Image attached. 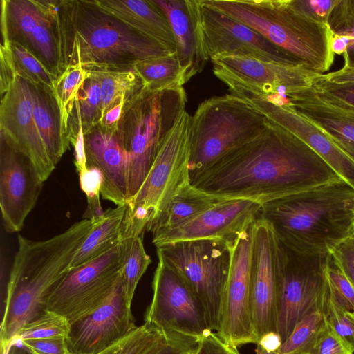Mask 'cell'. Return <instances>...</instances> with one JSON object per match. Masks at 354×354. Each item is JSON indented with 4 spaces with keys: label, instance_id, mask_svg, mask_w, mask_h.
Wrapping results in <instances>:
<instances>
[{
    "label": "cell",
    "instance_id": "cell-12",
    "mask_svg": "<svg viewBox=\"0 0 354 354\" xmlns=\"http://www.w3.org/2000/svg\"><path fill=\"white\" fill-rule=\"evenodd\" d=\"M152 281L153 297L145 314V322L165 333L198 340L213 332L205 311L183 278L162 259Z\"/></svg>",
    "mask_w": 354,
    "mask_h": 354
},
{
    "label": "cell",
    "instance_id": "cell-10",
    "mask_svg": "<svg viewBox=\"0 0 354 354\" xmlns=\"http://www.w3.org/2000/svg\"><path fill=\"white\" fill-rule=\"evenodd\" d=\"M280 245L277 333L283 342L303 317L322 310L327 293V254L303 255Z\"/></svg>",
    "mask_w": 354,
    "mask_h": 354
},
{
    "label": "cell",
    "instance_id": "cell-15",
    "mask_svg": "<svg viewBox=\"0 0 354 354\" xmlns=\"http://www.w3.org/2000/svg\"><path fill=\"white\" fill-rule=\"evenodd\" d=\"M137 327L120 278L97 308L70 324L67 349L69 354H100Z\"/></svg>",
    "mask_w": 354,
    "mask_h": 354
},
{
    "label": "cell",
    "instance_id": "cell-40",
    "mask_svg": "<svg viewBox=\"0 0 354 354\" xmlns=\"http://www.w3.org/2000/svg\"><path fill=\"white\" fill-rule=\"evenodd\" d=\"M327 24L333 34L350 37L348 48L342 55L344 66L354 67V0H338L330 13Z\"/></svg>",
    "mask_w": 354,
    "mask_h": 354
},
{
    "label": "cell",
    "instance_id": "cell-26",
    "mask_svg": "<svg viewBox=\"0 0 354 354\" xmlns=\"http://www.w3.org/2000/svg\"><path fill=\"white\" fill-rule=\"evenodd\" d=\"M104 12L176 53L170 22L153 0H93Z\"/></svg>",
    "mask_w": 354,
    "mask_h": 354
},
{
    "label": "cell",
    "instance_id": "cell-31",
    "mask_svg": "<svg viewBox=\"0 0 354 354\" xmlns=\"http://www.w3.org/2000/svg\"><path fill=\"white\" fill-rule=\"evenodd\" d=\"M122 247L121 279L127 301L131 306L137 285L151 263L145 251L142 235L120 242Z\"/></svg>",
    "mask_w": 354,
    "mask_h": 354
},
{
    "label": "cell",
    "instance_id": "cell-3",
    "mask_svg": "<svg viewBox=\"0 0 354 354\" xmlns=\"http://www.w3.org/2000/svg\"><path fill=\"white\" fill-rule=\"evenodd\" d=\"M259 217L288 249L326 255L354 232V188L340 180L295 193L263 204Z\"/></svg>",
    "mask_w": 354,
    "mask_h": 354
},
{
    "label": "cell",
    "instance_id": "cell-20",
    "mask_svg": "<svg viewBox=\"0 0 354 354\" xmlns=\"http://www.w3.org/2000/svg\"><path fill=\"white\" fill-rule=\"evenodd\" d=\"M210 60L215 75L227 77L235 86L263 93L286 95L311 87L321 75L301 66L248 57L220 56Z\"/></svg>",
    "mask_w": 354,
    "mask_h": 354
},
{
    "label": "cell",
    "instance_id": "cell-50",
    "mask_svg": "<svg viewBox=\"0 0 354 354\" xmlns=\"http://www.w3.org/2000/svg\"><path fill=\"white\" fill-rule=\"evenodd\" d=\"M343 270L354 284V232L333 252Z\"/></svg>",
    "mask_w": 354,
    "mask_h": 354
},
{
    "label": "cell",
    "instance_id": "cell-29",
    "mask_svg": "<svg viewBox=\"0 0 354 354\" xmlns=\"http://www.w3.org/2000/svg\"><path fill=\"white\" fill-rule=\"evenodd\" d=\"M223 200L226 199L207 194L189 184L170 200L147 231L151 232L152 236L165 232Z\"/></svg>",
    "mask_w": 354,
    "mask_h": 354
},
{
    "label": "cell",
    "instance_id": "cell-8",
    "mask_svg": "<svg viewBox=\"0 0 354 354\" xmlns=\"http://www.w3.org/2000/svg\"><path fill=\"white\" fill-rule=\"evenodd\" d=\"M156 248L158 257L177 272L195 295L209 328L216 333L231 265V248L218 239H195Z\"/></svg>",
    "mask_w": 354,
    "mask_h": 354
},
{
    "label": "cell",
    "instance_id": "cell-24",
    "mask_svg": "<svg viewBox=\"0 0 354 354\" xmlns=\"http://www.w3.org/2000/svg\"><path fill=\"white\" fill-rule=\"evenodd\" d=\"M288 104L354 161V108L312 87L286 95Z\"/></svg>",
    "mask_w": 354,
    "mask_h": 354
},
{
    "label": "cell",
    "instance_id": "cell-14",
    "mask_svg": "<svg viewBox=\"0 0 354 354\" xmlns=\"http://www.w3.org/2000/svg\"><path fill=\"white\" fill-rule=\"evenodd\" d=\"M281 270V245L271 225L259 217L252 226L250 257L252 318L259 339L277 332V296Z\"/></svg>",
    "mask_w": 354,
    "mask_h": 354
},
{
    "label": "cell",
    "instance_id": "cell-45",
    "mask_svg": "<svg viewBox=\"0 0 354 354\" xmlns=\"http://www.w3.org/2000/svg\"><path fill=\"white\" fill-rule=\"evenodd\" d=\"M298 10L311 19L327 24L330 13L338 0H290Z\"/></svg>",
    "mask_w": 354,
    "mask_h": 354
},
{
    "label": "cell",
    "instance_id": "cell-53",
    "mask_svg": "<svg viewBox=\"0 0 354 354\" xmlns=\"http://www.w3.org/2000/svg\"><path fill=\"white\" fill-rule=\"evenodd\" d=\"M283 341L280 335L276 331L265 333L257 343L267 351H277L281 348Z\"/></svg>",
    "mask_w": 354,
    "mask_h": 354
},
{
    "label": "cell",
    "instance_id": "cell-51",
    "mask_svg": "<svg viewBox=\"0 0 354 354\" xmlns=\"http://www.w3.org/2000/svg\"><path fill=\"white\" fill-rule=\"evenodd\" d=\"M126 98L124 96L120 97L106 110L98 124L99 127L106 131H116Z\"/></svg>",
    "mask_w": 354,
    "mask_h": 354
},
{
    "label": "cell",
    "instance_id": "cell-33",
    "mask_svg": "<svg viewBox=\"0 0 354 354\" xmlns=\"http://www.w3.org/2000/svg\"><path fill=\"white\" fill-rule=\"evenodd\" d=\"M87 75L82 66L77 64L68 66L55 80L54 93L60 111L62 128L66 136L68 119Z\"/></svg>",
    "mask_w": 354,
    "mask_h": 354
},
{
    "label": "cell",
    "instance_id": "cell-44",
    "mask_svg": "<svg viewBox=\"0 0 354 354\" xmlns=\"http://www.w3.org/2000/svg\"><path fill=\"white\" fill-rule=\"evenodd\" d=\"M79 174L80 185L87 199V205L100 202V192L103 184V176L100 169L88 167Z\"/></svg>",
    "mask_w": 354,
    "mask_h": 354
},
{
    "label": "cell",
    "instance_id": "cell-36",
    "mask_svg": "<svg viewBox=\"0 0 354 354\" xmlns=\"http://www.w3.org/2000/svg\"><path fill=\"white\" fill-rule=\"evenodd\" d=\"M87 73L77 97L84 135L98 125L102 114L100 81L95 72L87 71Z\"/></svg>",
    "mask_w": 354,
    "mask_h": 354
},
{
    "label": "cell",
    "instance_id": "cell-32",
    "mask_svg": "<svg viewBox=\"0 0 354 354\" xmlns=\"http://www.w3.org/2000/svg\"><path fill=\"white\" fill-rule=\"evenodd\" d=\"M93 72L95 73L101 86V118L118 99L124 96L128 97L144 86L133 68L125 71Z\"/></svg>",
    "mask_w": 354,
    "mask_h": 354
},
{
    "label": "cell",
    "instance_id": "cell-16",
    "mask_svg": "<svg viewBox=\"0 0 354 354\" xmlns=\"http://www.w3.org/2000/svg\"><path fill=\"white\" fill-rule=\"evenodd\" d=\"M1 43L14 40L35 55L56 78L65 60L54 26L35 0L1 1Z\"/></svg>",
    "mask_w": 354,
    "mask_h": 354
},
{
    "label": "cell",
    "instance_id": "cell-27",
    "mask_svg": "<svg viewBox=\"0 0 354 354\" xmlns=\"http://www.w3.org/2000/svg\"><path fill=\"white\" fill-rule=\"evenodd\" d=\"M32 115L52 163L56 166L69 149L53 91L28 81Z\"/></svg>",
    "mask_w": 354,
    "mask_h": 354
},
{
    "label": "cell",
    "instance_id": "cell-43",
    "mask_svg": "<svg viewBox=\"0 0 354 354\" xmlns=\"http://www.w3.org/2000/svg\"><path fill=\"white\" fill-rule=\"evenodd\" d=\"M198 340L175 333L152 348L147 354H194Z\"/></svg>",
    "mask_w": 354,
    "mask_h": 354
},
{
    "label": "cell",
    "instance_id": "cell-7",
    "mask_svg": "<svg viewBox=\"0 0 354 354\" xmlns=\"http://www.w3.org/2000/svg\"><path fill=\"white\" fill-rule=\"evenodd\" d=\"M268 123L263 113L232 94L202 102L190 119L191 182L223 153L261 133Z\"/></svg>",
    "mask_w": 354,
    "mask_h": 354
},
{
    "label": "cell",
    "instance_id": "cell-42",
    "mask_svg": "<svg viewBox=\"0 0 354 354\" xmlns=\"http://www.w3.org/2000/svg\"><path fill=\"white\" fill-rule=\"evenodd\" d=\"M344 340L326 323L301 354H353Z\"/></svg>",
    "mask_w": 354,
    "mask_h": 354
},
{
    "label": "cell",
    "instance_id": "cell-47",
    "mask_svg": "<svg viewBox=\"0 0 354 354\" xmlns=\"http://www.w3.org/2000/svg\"><path fill=\"white\" fill-rule=\"evenodd\" d=\"M194 354H241L236 347L225 342L215 332L198 340Z\"/></svg>",
    "mask_w": 354,
    "mask_h": 354
},
{
    "label": "cell",
    "instance_id": "cell-34",
    "mask_svg": "<svg viewBox=\"0 0 354 354\" xmlns=\"http://www.w3.org/2000/svg\"><path fill=\"white\" fill-rule=\"evenodd\" d=\"M9 46L17 75L26 81L54 91L56 77L28 48L9 40Z\"/></svg>",
    "mask_w": 354,
    "mask_h": 354
},
{
    "label": "cell",
    "instance_id": "cell-25",
    "mask_svg": "<svg viewBox=\"0 0 354 354\" xmlns=\"http://www.w3.org/2000/svg\"><path fill=\"white\" fill-rule=\"evenodd\" d=\"M88 167L103 176L101 197L118 205L129 201V158L116 131L98 125L84 135Z\"/></svg>",
    "mask_w": 354,
    "mask_h": 354
},
{
    "label": "cell",
    "instance_id": "cell-1",
    "mask_svg": "<svg viewBox=\"0 0 354 354\" xmlns=\"http://www.w3.org/2000/svg\"><path fill=\"white\" fill-rule=\"evenodd\" d=\"M344 180L307 144L268 120L266 128L214 161L192 182L224 199L270 201Z\"/></svg>",
    "mask_w": 354,
    "mask_h": 354
},
{
    "label": "cell",
    "instance_id": "cell-56",
    "mask_svg": "<svg viewBox=\"0 0 354 354\" xmlns=\"http://www.w3.org/2000/svg\"><path fill=\"white\" fill-rule=\"evenodd\" d=\"M256 354H282L280 352L277 351H267L265 349H263L262 347H261L259 345L257 344V348H256Z\"/></svg>",
    "mask_w": 354,
    "mask_h": 354
},
{
    "label": "cell",
    "instance_id": "cell-38",
    "mask_svg": "<svg viewBox=\"0 0 354 354\" xmlns=\"http://www.w3.org/2000/svg\"><path fill=\"white\" fill-rule=\"evenodd\" d=\"M324 324L322 310L306 315L295 325L278 351L282 354H301L315 339Z\"/></svg>",
    "mask_w": 354,
    "mask_h": 354
},
{
    "label": "cell",
    "instance_id": "cell-55",
    "mask_svg": "<svg viewBox=\"0 0 354 354\" xmlns=\"http://www.w3.org/2000/svg\"><path fill=\"white\" fill-rule=\"evenodd\" d=\"M1 354H33L19 342H12L6 348L1 349Z\"/></svg>",
    "mask_w": 354,
    "mask_h": 354
},
{
    "label": "cell",
    "instance_id": "cell-22",
    "mask_svg": "<svg viewBox=\"0 0 354 354\" xmlns=\"http://www.w3.org/2000/svg\"><path fill=\"white\" fill-rule=\"evenodd\" d=\"M242 99L248 102L269 120L281 125L300 138L354 188V161L318 127L289 104L272 103L252 96Z\"/></svg>",
    "mask_w": 354,
    "mask_h": 354
},
{
    "label": "cell",
    "instance_id": "cell-6",
    "mask_svg": "<svg viewBox=\"0 0 354 354\" xmlns=\"http://www.w3.org/2000/svg\"><path fill=\"white\" fill-rule=\"evenodd\" d=\"M186 102L183 86L152 91L143 86L126 98L116 132L129 158L128 202L141 187L162 140L185 111Z\"/></svg>",
    "mask_w": 354,
    "mask_h": 354
},
{
    "label": "cell",
    "instance_id": "cell-13",
    "mask_svg": "<svg viewBox=\"0 0 354 354\" xmlns=\"http://www.w3.org/2000/svg\"><path fill=\"white\" fill-rule=\"evenodd\" d=\"M253 224L243 232L231 248V265L222 300L219 328L216 332L225 342L236 348L257 343L252 318L250 280Z\"/></svg>",
    "mask_w": 354,
    "mask_h": 354
},
{
    "label": "cell",
    "instance_id": "cell-9",
    "mask_svg": "<svg viewBox=\"0 0 354 354\" xmlns=\"http://www.w3.org/2000/svg\"><path fill=\"white\" fill-rule=\"evenodd\" d=\"M191 115L185 111L162 140L141 187L127 209L149 222V227L170 200L191 183L189 171Z\"/></svg>",
    "mask_w": 354,
    "mask_h": 354
},
{
    "label": "cell",
    "instance_id": "cell-4",
    "mask_svg": "<svg viewBox=\"0 0 354 354\" xmlns=\"http://www.w3.org/2000/svg\"><path fill=\"white\" fill-rule=\"evenodd\" d=\"M65 50L67 66L80 64L86 71L129 70L171 53L93 0H66Z\"/></svg>",
    "mask_w": 354,
    "mask_h": 354
},
{
    "label": "cell",
    "instance_id": "cell-28",
    "mask_svg": "<svg viewBox=\"0 0 354 354\" xmlns=\"http://www.w3.org/2000/svg\"><path fill=\"white\" fill-rule=\"evenodd\" d=\"M127 204L108 209L95 223L77 252L71 269L91 262L106 254L121 242Z\"/></svg>",
    "mask_w": 354,
    "mask_h": 354
},
{
    "label": "cell",
    "instance_id": "cell-39",
    "mask_svg": "<svg viewBox=\"0 0 354 354\" xmlns=\"http://www.w3.org/2000/svg\"><path fill=\"white\" fill-rule=\"evenodd\" d=\"M326 279L332 297L342 307L354 312V284L333 253L326 257Z\"/></svg>",
    "mask_w": 354,
    "mask_h": 354
},
{
    "label": "cell",
    "instance_id": "cell-19",
    "mask_svg": "<svg viewBox=\"0 0 354 354\" xmlns=\"http://www.w3.org/2000/svg\"><path fill=\"white\" fill-rule=\"evenodd\" d=\"M44 183L31 160L1 137L0 206L6 232L22 229Z\"/></svg>",
    "mask_w": 354,
    "mask_h": 354
},
{
    "label": "cell",
    "instance_id": "cell-2",
    "mask_svg": "<svg viewBox=\"0 0 354 354\" xmlns=\"http://www.w3.org/2000/svg\"><path fill=\"white\" fill-rule=\"evenodd\" d=\"M95 221L82 219L46 240L18 236L1 324V349L15 341L24 325L47 310L51 295L68 274L77 252Z\"/></svg>",
    "mask_w": 354,
    "mask_h": 354
},
{
    "label": "cell",
    "instance_id": "cell-48",
    "mask_svg": "<svg viewBox=\"0 0 354 354\" xmlns=\"http://www.w3.org/2000/svg\"><path fill=\"white\" fill-rule=\"evenodd\" d=\"M19 342L33 354H69L66 338L26 339Z\"/></svg>",
    "mask_w": 354,
    "mask_h": 354
},
{
    "label": "cell",
    "instance_id": "cell-17",
    "mask_svg": "<svg viewBox=\"0 0 354 354\" xmlns=\"http://www.w3.org/2000/svg\"><path fill=\"white\" fill-rule=\"evenodd\" d=\"M261 206L249 199L223 200L174 228L152 236V241L157 248L180 241L218 239L232 248L259 218Z\"/></svg>",
    "mask_w": 354,
    "mask_h": 354
},
{
    "label": "cell",
    "instance_id": "cell-46",
    "mask_svg": "<svg viewBox=\"0 0 354 354\" xmlns=\"http://www.w3.org/2000/svg\"><path fill=\"white\" fill-rule=\"evenodd\" d=\"M321 74L311 86L318 93L327 94L354 108V83L335 84L327 82Z\"/></svg>",
    "mask_w": 354,
    "mask_h": 354
},
{
    "label": "cell",
    "instance_id": "cell-11",
    "mask_svg": "<svg viewBox=\"0 0 354 354\" xmlns=\"http://www.w3.org/2000/svg\"><path fill=\"white\" fill-rule=\"evenodd\" d=\"M122 247L120 243L102 256L68 274L51 295L47 310L64 317L69 324L97 308L121 278Z\"/></svg>",
    "mask_w": 354,
    "mask_h": 354
},
{
    "label": "cell",
    "instance_id": "cell-23",
    "mask_svg": "<svg viewBox=\"0 0 354 354\" xmlns=\"http://www.w3.org/2000/svg\"><path fill=\"white\" fill-rule=\"evenodd\" d=\"M167 17L185 84L210 59L204 36L201 0H153Z\"/></svg>",
    "mask_w": 354,
    "mask_h": 354
},
{
    "label": "cell",
    "instance_id": "cell-52",
    "mask_svg": "<svg viewBox=\"0 0 354 354\" xmlns=\"http://www.w3.org/2000/svg\"><path fill=\"white\" fill-rule=\"evenodd\" d=\"M322 77L335 84L354 83V67L343 66L337 71L322 74Z\"/></svg>",
    "mask_w": 354,
    "mask_h": 354
},
{
    "label": "cell",
    "instance_id": "cell-37",
    "mask_svg": "<svg viewBox=\"0 0 354 354\" xmlns=\"http://www.w3.org/2000/svg\"><path fill=\"white\" fill-rule=\"evenodd\" d=\"M69 322L62 315L46 310L41 315L24 325L14 342L26 339L66 338L69 331Z\"/></svg>",
    "mask_w": 354,
    "mask_h": 354
},
{
    "label": "cell",
    "instance_id": "cell-5",
    "mask_svg": "<svg viewBox=\"0 0 354 354\" xmlns=\"http://www.w3.org/2000/svg\"><path fill=\"white\" fill-rule=\"evenodd\" d=\"M202 2L259 32L300 66L324 74L333 64V33L290 0H202Z\"/></svg>",
    "mask_w": 354,
    "mask_h": 354
},
{
    "label": "cell",
    "instance_id": "cell-35",
    "mask_svg": "<svg viewBox=\"0 0 354 354\" xmlns=\"http://www.w3.org/2000/svg\"><path fill=\"white\" fill-rule=\"evenodd\" d=\"M169 335L145 322L100 354H147L166 340Z\"/></svg>",
    "mask_w": 354,
    "mask_h": 354
},
{
    "label": "cell",
    "instance_id": "cell-18",
    "mask_svg": "<svg viewBox=\"0 0 354 354\" xmlns=\"http://www.w3.org/2000/svg\"><path fill=\"white\" fill-rule=\"evenodd\" d=\"M201 5L204 36L209 59L240 56L300 66L257 30L204 4L202 0Z\"/></svg>",
    "mask_w": 354,
    "mask_h": 354
},
{
    "label": "cell",
    "instance_id": "cell-54",
    "mask_svg": "<svg viewBox=\"0 0 354 354\" xmlns=\"http://www.w3.org/2000/svg\"><path fill=\"white\" fill-rule=\"evenodd\" d=\"M350 39L347 35L333 34L331 40V49L333 53L343 55L348 48Z\"/></svg>",
    "mask_w": 354,
    "mask_h": 354
},
{
    "label": "cell",
    "instance_id": "cell-30",
    "mask_svg": "<svg viewBox=\"0 0 354 354\" xmlns=\"http://www.w3.org/2000/svg\"><path fill=\"white\" fill-rule=\"evenodd\" d=\"M133 68L144 86L152 91H161L185 84L176 53L139 62Z\"/></svg>",
    "mask_w": 354,
    "mask_h": 354
},
{
    "label": "cell",
    "instance_id": "cell-21",
    "mask_svg": "<svg viewBox=\"0 0 354 354\" xmlns=\"http://www.w3.org/2000/svg\"><path fill=\"white\" fill-rule=\"evenodd\" d=\"M1 97V137L31 160L44 182L55 166L35 124L26 80L17 75Z\"/></svg>",
    "mask_w": 354,
    "mask_h": 354
},
{
    "label": "cell",
    "instance_id": "cell-49",
    "mask_svg": "<svg viewBox=\"0 0 354 354\" xmlns=\"http://www.w3.org/2000/svg\"><path fill=\"white\" fill-rule=\"evenodd\" d=\"M0 57V91L1 95H2L8 90L10 84L17 75L9 41L4 44L1 43Z\"/></svg>",
    "mask_w": 354,
    "mask_h": 354
},
{
    "label": "cell",
    "instance_id": "cell-41",
    "mask_svg": "<svg viewBox=\"0 0 354 354\" xmlns=\"http://www.w3.org/2000/svg\"><path fill=\"white\" fill-rule=\"evenodd\" d=\"M322 313L326 324L354 352V312L340 306L330 295L328 287Z\"/></svg>",
    "mask_w": 354,
    "mask_h": 354
}]
</instances>
